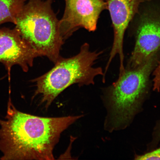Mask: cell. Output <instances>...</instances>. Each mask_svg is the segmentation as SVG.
I'll return each instance as SVG.
<instances>
[{
  "instance_id": "obj_1",
  "label": "cell",
  "mask_w": 160,
  "mask_h": 160,
  "mask_svg": "<svg viewBox=\"0 0 160 160\" xmlns=\"http://www.w3.org/2000/svg\"><path fill=\"white\" fill-rule=\"evenodd\" d=\"M82 115L37 117L18 111L9 98L0 119L1 160L55 159L53 149L61 133Z\"/></svg>"
},
{
  "instance_id": "obj_2",
  "label": "cell",
  "mask_w": 160,
  "mask_h": 160,
  "mask_svg": "<svg viewBox=\"0 0 160 160\" xmlns=\"http://www.w3.org/2000/svg\"><path fill=\"white\" fill-rule=\"evenodd\" d=\"M160 61V52L153 53L134 68H125L117 81L103 89L106 131L112 133L127 128L142 111L152 90L151 77Z\"/></svg>"
},
{
  "instance_id": "obj_3",
  "label": "cell",
  "mask_w": 160,
  "mask_h": 160,
  "mask_svg": "<svg viewBox=\"0 0 160 160\" xmlns=\"http://www.w3.org/2000/svg\"><path fill=\"white\" fill-rule=\"evenodd\" d=\"M102 53L91 51L89 45L85 43L77 55L68 58L61 56L52 68L31 80L36 87L32 99L39 96L40 104H43L47 109L56 98L70 86L74 84L79 87L94 84L95 78L104 75L101 67H93Z\"/></svg>"
},
{
  "instance_id": "obj_4",
  "label": "cell",
  "mask_w": 160,
  "mask_h": 160,
  "mask_svg": "<svg viewBox=\"0 0 160 160\" xmlns=\"http://www.w3.org/2000/svg\"><path fill=\"white\" fill-rule=\"evenodd\" d=\"M52 3V0H28L17 15L15 28L40 57H47L55 64L64 41Z\"/></svg>"
},
{
  "instance_id": "obj_5",
  "label": "cell",
  "mask_w": 160,
  "mask_h": 160,
  "mask_svg": "<svg viewBox=\"0 0 160 160\" xmlns=\"http://www.w3.org/2000/svg\"><path fill=\"white\" fill-rule=\"evenodd\" d=\"M128 29L135 43L125 68L132 69L160 52V0L141 2Z\"/></svg>"
},
{
  "instance_id": "obj_6",
  "label": "cell",
  "mask_w": 160,
  "mask_h": 160,
  "mask_svg": "<svg viewBox=\"0 0 160 160\" xmlns=\"http://www.w3.org/2000/svg\"><path fill=\"white\" fill-rule=\"evenodd\" d=\"M62 18L59 20L60 34L65 41L81 28L89 32L97 29L102 12L107 9L103 0H65Z\"/></svg>"
},
{
  "instance_id": "obj_7",
  "label": "cell",
  "mask_w": 160,
  "mask_h": 160,
  "mask_svg": "<svg viewBox=\"0 0 160 160\" xmlns=\"http://www.w3.org/2000/svg\"><path fill=\"white\" fill-rule=\"evenodd\" d=\"M38 57V54L15 28H0V63L4 66L9 75L12 68L16 65L27 72Z\"/></svg>"
},
{
  "instance_id": "obj_8",
  "label": "cell",
  "mask_w": 160,
  "mask_h": 160,
  "mask_svg": "<svg viewBox=\"0 0 160 160\" xmlns=\"http://www.w3.org/2000/svg\"><path fill=\"white\" fill-rule=\"evenodd\" d=\"M107 5L112 24L114 37L106 69H109L116 56H119V71L125 68L124 38L126 31L143 0H103Z\"/></svg>"
},
{
  "instance_id": "obj_9",
  "label": "cell",
  "mask_w": 160,
  "mask_h": 160,
  "mask_svg": "<svg viewBox=\"0 0 160 160\" xmlns=\"http://www.w3.org/2000/svg\"><path fill=\"white\" fill-rule=\"evenodd\" d=\"M28 0H0V27L6 23L15 24L16 18Z\"/></svg>"
},
{
  "instance_id": "obj_10",
  "label": "cell",
  "mask_w": 160,
  "mask_h": 160,
  "mask_svg": "<svg viewBox=\"0 0 160 160\" xmlns=\"http://www.w3.org/2000/svg\"><path fill=\"white\" fill-rule=\"evenodd\" d=\"M134 158L135 160H160V147L142 155L135 154Z\"/></svg>"
},
{
  "instance_id": "obj_11",
  "label": "cell",
  "mask_w": 160,
  "mask_h": 160,
  "mask_svg": "<svg viewBox=\"0 0 160 160\" xmlns=\"http://www.w3.org/2000/svg\"><path fill=\"white\" fill-rule=\"evenodd\" d=\"M160 142V119L156 122L152 135L151 141L149 145L152 148L157 147Z\"/></svg>"
},
{
  "instance_id": "obj_12",
  "label": "cell",
  "mask_w": 160,
  "mask_h": 160,
  "mask_svg": "<svg viewBox=\"0 0 160 160\" xmlns=\"http://www.w3.org/2000/svg\"><path fill=\"white\" fill-rule=\"evenodd\" d=\"M153 77L152 79L153 88L154 91L158 92H160V61L158 64L152 74Z\"/></svg>"
},
{
  "instance_id": "obj_13",
  "label": "cell",
  "mask_w": 160,
  "mask_h": 160,
  "mask_svg": "<svg viewBox=\"0 0 160 160\" xmlns=\"http://www.w3.org/2000/svg\"><path fill=\"white\" fill-rule=\"evenodd\" d=\"M4 78V77H3V78H0V80H1V79H3Z\"/></svg>"
}]
</instances>
